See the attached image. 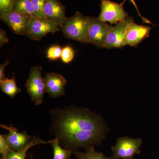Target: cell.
Masks as SVG:
<instances>
[{"label": "cell", "instance_id": "cell-1", "mask_svg": "<svg viewBox=\"0 0 159 159\" xmlns=\"http://www.w3.org/2000/svg\"><path fill=\"white\" fill-rule=\"evenodd\" d=\"M51 131L66 149L74 152L98 145L105 136L102 118L86 108L74 106L51 111Z\"/></svg>", "mask_w": 159, "mask_h": 159}, {"label": "cell", "instance_id": "cell-2", "mask_svg": "<svg viewBox=\"0 0 159 159\" xmlns=\"http://www.w3.org/2000/svg\"><path fill=\"white\" fill-rule=\"evenodd\" d=\"M89 16L80 12H76L74 16L68 19L61 27V31L67 38L80 43H87Z\"/></svg>", "mask_w": 159, "mask_h": 159}, {"label": "cell", "instance_id": "cell-3", "mask_svg": "<svg viewBox=\"0 0 159 159\" xmlns=\"http://www.w3.org/2000/svg\"><path fill=\"white\" fill-rule=\"evenodd\" d=\"M42 66H34L30 70L25 87L31 101L35 105L42 103L46 92L44 79L42 76Z\"/></svg>", "mask_w": 159, "mask_h": 159}, {"label": "cell", "instance_id": "cell-4", "mask_svg": "<svg viewBox=\"0 0 159 159\" xmlns=\"http://www.w3.org/2000/svg\"><path fill=\"white\" fill-rule=\"evenodd\" d=\"M126 0L118 3L110 0H101V11L98 18L110 25L118 24L129 17L128 13L124 9V3Z\"/></svg>", "mask_w": 159, "mask_h": 159}, {"label": "cell", "instance_id": "cell-5", "mask_svg": "<svg viewBox=\"0 0 159 159\" xmlns=\"http://www.w3.org/2000/svg\"><path fill=\"white\" fill-rule=\"evenodd\" d=\"M142 139H133L125 137L117 140L115 146L112 147V156L111 159H133L137 154L140 153L142 145Z\"/></svg>", "mask_w": 159, "mask_h": 159}, {"label": "cell", "instance_id": "cell-6", "mask_svg": "<svg viewBox=\"0 0 159 159\" xmlns=\"http://www.w3.org/2000/svg\"><path fill=\"white\" fill-rule=\"evenodd\" d=\"M60 27L54 22L45 17L32 16L28 26L26 36L34 40H40L48 33L59 31Z\"/></svg>", "mask_w": 159, "mask_h": 159}, {"label": "cell", "instance_id": "cell-7", "mask_svg": "<svg viewBox=\"0 0 159 159\" xmlns=\"http://www.w3.org/2000/svg\"><path fill=\"white\" fill-rule=\"evenodd\" d=\"M133 18L129 17L115 26L109 25V30L103 48L108 49H121L125 47L124 38L129 26L133 21Z\"/></svg>", "mask_w": 159, "mask_h": 159}, {"label": "cell", "instance_id": "cell-8", "mask_svg": "<svg viewBox=\"0 0 159 159\" xmlns=\"http://www.w3.org/2000/svg\"><path fill=\"white\" fill-rule=\"evenodd\" d=\"M107 23L98 18L89 17L87 41L98 48H103L109 30Z\"/></svg>", "mask_w": 159, "mask_h": 159}, {"label": "cell", "instance_id": "cell-9", "mask_svg": "<svg viewBox=\"0 0 159 159\" xmlns=\"http://www.w3.org/2000/svg\"><path fill=\"white\" fill-rule=\"evenodd\" d=\"M2 128L8 130L7 134L2 135L4 140L11 150L18 151L25 148L31 141V138L25 131L19 132L17 128L12 125H0Z\"/></svg>", "mask_w": 159, "mask_h": 159}, {"label": "cell", "instance_id": "cell-10", "mask_svg": "<svg viewBox=\"0 0 159 159\" xmlns=\"http://www.w3.org/2000/svg\"><path fill=\"white\" fill-rule=\"evenodd\" d=\"M32 17L30 15L22 14L12 11L1 20L16 34L25 35Z\"/></svg>", "mask_w": 159, "mask_h": 159}, {"label": "cell", "instance_id": "cell-11", "mask_svg": "<svg viewBox=\"0 0 159 159\" xmlns=\"http://www.w3.org/2000/svg\"><path fill=\"white\" fill-rule=\"evenodd\" d=\"M46 18L57 24L60 28L67 20L64 6L59 0H45L43 9Z\"/></svg>", "mask_w": 159, "mask_h": 159}, {"label": "cell", "instance_id": "cell-12", "mask_svg": "<svg viewBox=\"0 0 159 159\" xmlns=\"http://www.w3.org/2000/svg\"><path fill=\"white\" fill-rule=\"evenodd\" d=\"M151 27L140 25L134 22L130 23L125 33L124 43L125 46L137 47L145 39L149 37Z\"/></svg>", "mask_w": 159, "mask_h": 159}, {"label": "cell", "instance_id": "cell-13", "mask_svg": "<svg viewBox=\"0 0 159 159\" xmlns=\"http://www.w3.org/2000/svg\"><path fill=\"white\" fill-rule=\"evenodd\" d=\"M44 79L46 92L52 98H57L65 93L67 80L61 74L55 73H47Z\"/></svg>", "mask_w": 159, "mask_h": 159}, {"label": "cell", "instance_id": "cell-14", "mask_svg": "<svg viewBox=\"0 0 159 159\" xmlns=\"http://www.w3.org/2000/svg\"><path fill=\"white\" fill-rule=\"evenodd\" d=\"M52 140L49 141H43L38 137L34 136L25 148L18 151H10L5 157H1L2 159H25L28 150L31 147L40 144H50Z\"/></svg>", "mask_w": 159, "mask_h": 159}, {"label": "cell", "instance_id": "cell-15", "mask_svg": "<svg viewBox=\"0 0 159 159\" xmlns=\"http://www.w3.org/2000/svg\"><path fill=\"white\" fill-rule=\"evenodd\" d=\"M0 88L3 93L11 99L21 92L20 89L16 84L14 74L11 79L7 78L4 80H0Z\"/></svg>", "mask_w": 159, "mask_h": 159}, {"label": "cell", "instance_id": "cell-16", "mask_svg": "<svg viewBox=\"0 0 159 159\" xmlns=\"http://www.w3.org/2000/svg\"><path fill=\"white\" fill-rule=\"evenodd\" d=\"M51 144L53 150V159H70L74 152L72 151L62 148L58 139L52 140Z\"/></svg>", "mask_w": 159, "mask_h": 159}, {"label": "cell", "instance_id": "cell-17", "mask_svg": "<svg viewBox=\"0 0 159 159\" xmlns=\"http://www.w3.org/2000/svg\"><path fill=\"white\" fill-rule=\"evenodd\" d=\"M12 11L35 16L34 7L31 0H17L15 3Z\"/></svg>", "mask_w": 159, "mask_h": 159}, {"label": "cell", "instance_id": "cell-18", "mask_svg": "<svg viewBox=\"0 0 159 159\" xmlns=\"http://www.w3.org/2000/svg\"><path fill=\"white\" fill-rule=\"evenodd\" d=\"M85 152L77 151L74 153L76 159H111L101 152L95 150L94 146L85 149Z\"/></svg>", "mask_w": 159, "mask_h": 159}, {"label": "cell", "instance_id": "cell-19", "mask_svg": "<svg viewBox=\"0 0 159 159\" xmlns=\"http://www.w3.org/2000/svg\"><path fill=\"white\" fill-rule=\"evenodd\" d=\"M17 0H0V18L9 14Z\"/></svg>", "mask_w": 159, "mask_h": 159}, {"label": "cell", "instance_id": "cell-20", "mask_svg": "<svg viewBox=\"0 0 159 159\" xmlns=\"http://www.w3.org/2000/svg\"><path fill=\"white\" fill-rule=\"evenodd\" d=\"M75 51L71 46H67L62 48L61 59L62 62L66 64L71 62L75 56Z\"/></svg>", "mask_w": 159, "mask_h": 159}, {"label": "cell", "instance_id": "cell-21", "mask_svg": "<svg viewBox=\"0 0 159 159\" xmlns=\"http://www.w3.org/2000/svg\"><path fill=\"white\" fill-rule=\"evenodd\" d=\"M62 49L59 45L51 46L47 51V56L51 60H56L61 57Z\"/></svg>", "mask_w": 159, "mask_h": 159}, {"label": "cell", "instance_id": "cell-22", "mask_svg": "<svg viewBox=\"0 0 159 159\" xmlns=\"http://www.w3.org/2000/svg\"><path fill=\"white\" fill-rule=\"evenodd\" d=\"M45 1V0H31L34 7L35 16L45 17L43 11Z\"/></svg>", "mask_w": 159, "mask_h": 159}, {"label": "cell", "instance_id": "cell-23", "mask_svg": "<svg viewBox=\"0 0 159 159\" xmlns=\"http://www.w3.org/2000/svg\"><path fill=\"white\" fill-rule=\"evenodd\" d=\"M11 149L4 140L2 135H0V153L2 155V157H5Z\"/></svg>", "mask_w": 159, "mask_h": 159}, {"label": "cell", "instance_id": "cell-24", "mask_svg": "<svg viewBox=\"0 0 159 159\" xmlns=\"http://www.w3.org/2000/svg\"><path fill=\"white\" fill-rule=\"evenodd\" d=\"M9 62V60H7L4 63L0 65V80H4L7 78L5 74V69Z\"/></svg>", "mask_w": 159, "mask_h": 159}, {"label": "cell", "instance_id": "cell-25", "mask_svg": "<svg viewBox=\"0 0 159 159\" xmlns=\"http://www.w3.org/2000/svg\"><path fill=\"white\" fill-rule=\"evenodd\" d=\"M6 32L2 29H0V47H2L4 44L9 43Z\"/></svg>", "mask_w": 159, "mask_h": 159}, {"label": "cell", "instance_id": "cell-26", "mask_svg": "<svg viewBox=\"0 0 159 159\" xmlns=\"http://www.w3.org/2000/svg\"><path fill=\"white\" fill-rule=\"evenodd\" d=\"M129 2H130L133 5V6H134L135 8V9H136L137 12H138V15H139V16H140V18L142 19L143 22L147 23V24H152V25H153V24H152V23L150 21H149V20H148V19H147L143 17L142 15L141 14V13H140V11H139L138 6H137L136 3V2H135L134 0H129Z\"/></svg>", "mask_w": 159, "mask_h": 159}, {"label": "cell", "instance_id": "cell-27", "mask_svg": "<svg viewBox=\"0 0 159 159\" xmlns=\"http://www.w3.org/2000/svg\"><path fill=\"white\" fill-rule=\"evenodd\" d=\"M30 159H32V156H31V157H30Z\"/></svg>", "mask_w": 159, "mask_h": 159}, {"label": "cell", "instance_id": "cell-28", "mask_svg": "<svg viewBox=\"0 0 159 159\" xmlns=\"http://www.w3.org/2000/svg\"><path fill=\"white\" fill-rule=\"evenodd\" d=\"M2 159V157H1V159Z\"/></svg>", "mask_w": 159, "mask_h": 159}, {"label": "cell", "instance_id": "cell-29", "mask_svg": "<svg viewBox=\"0 0 159 159\" xmlns=\"http://www.w3.org/2000/svg\"><path fill=\"white\" fill-rule=\"evenodd\" d=\"M70 159H71V158H70Z\"/></svg>", "mask_w": 159, "mask_h": 159}]
</instances>
